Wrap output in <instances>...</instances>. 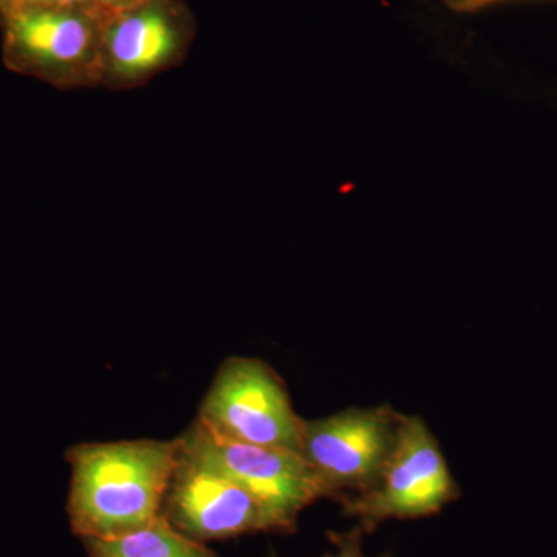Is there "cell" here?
I'll use <instances>...</instances> for the list:
<instances>
[{"instance_id": "obj_1", "label": "cell", "mask_w": 557, "mask_h": 557, "mask_svg": "<svg viewBox=\"0 0 557 557\" xmlns=\"http://www.w3.org/2000/svg\"><path fill=\"white\" fill-rule=\"evenodd\" d=\"M177 457V438L72 446L65 458L72 469L67 512L73 533L119 537L156 522Z\"/></svg>"}, {"instance_id": "obj_2", "label": "cell", "mask_w": 557, "mask_h": 557, "mask_svg": "<svg viewBox=\"0 0 557 557\" xmlns=\"http://www.w3.org/2000/svg\"><path fill=\"white\" fill-rule=\"evenodd\" d=\"M106 13L21 3L0 16L3 64L61 90L101 87Z\"/></svg>"}, {"instance_id": "obj_3", "label": "cell", "mask_w": 557, "mask_h": 557, "mask_svg": "<svg viewBox=\"0 0 557 557\" xmlns=\"http://www.w3.org/2000/svg\"><path fill=\"white\" fill-rule=\"evenodd\" d=\"M458 497L460 487L426 421L401 413L397 443L379 482L338 502L344 515L357 518L362 531L372 533L386 520L437 515Z\"/></svg>"}, {"instance_id": "obj_4", "label": "cell", "mask_w": 557, "mask_h": 557, "mask_svg": "<svg viewBox=\"0 0 557 557\" xmlns=\"http://www.w3.org/2000/svg\"><path fill=\"white\" fill-rule=\"evenodd\" d=\"M197 421L225 442L300 449L304 418L293 409L284 381L260 359H225L201 401Z\"/></svg>"}, {"instance_id": "obj_5", "label": "cell", "mask_w": 557, "mask_h": 557, "mask_svg": "<svg viewBox=\"0 0 557 557\" xmlns=\"http://www.w3.org/2000/svg\"><path fill=\"white\" fill-rule=\"evenodd\" d=\"M180 449L244 487L273 522L276 533H295L300 512L332 498L317 472L295 450L225 442L199 421L177 438Z\"/></svg>"}, {"instance_id": "obj_6", "label": "cell", "mask_w": 557, "mask_h": 557, "mask_svg": "<svg viewBox=\"0 0 557 557\" xmlns=\"http://www.w3.org/2000/svg\"><path fill=\"white\" fill-rule=\"evenodd\" d=\"M197 35V21L183 0H141L108 11L102 27V86L131 90L177 67Z\"/></svg>"}, {"instance_id": "obj_7", "label": "cell", "mask_w": 557, "mask_h": 557, "mask_svg": "<svg viewBox=\"0 0 557 557\" xmlns=\"http://www.w3.org/2000/svg\"><path fill=\"white\" fill-rule=\"evenodd\" d=\"M401 413L387 405L304 420L299 454L333 500L375 486L398 438Z\"/></svg>"}, {"instance_id": "obj_8", "label": "cell", "mask_w": 557, "mask_h": 557, "mask_svg": "<svg viewBox=\"0 0 557 557\" xmlns=\"http://www.w3.org/2000/svg\"><path fill=\"white\" fill-rule=\"evenodd\" d=\"M161 518L201 544L244 534L276 533L265 509L244 487L180 446Z\"/></svg>"}, {"instance_id": "obj_9", "label": "cell", "mask_w": 557, "mask_h": 557, "mask_svg": "<svg viewBox=\"0 0 557 557\" xmlns=\"http://www.w3.org/2000/svg\"><path fill=\"white\" fill-rule=\"evenodd\" d=\"M83 542L90 557H220L201 542L180 533L161 516L134 533Z\"/></svg>"}, {"instance_id": "obj_10", "label": "cell", "mask_w": 557, "mask_h": 557, "mask_svg": "<svg viewBox=\"0 0 557 557\" xmlns=\"http://www.w3.org/2000/svg\"><path fill=\"white\" fill-rule=\"evenodd\" d=\"M362 536L364 531L361 527L354 528L348 533H330V541L336 545V552L324 557H369L362 549Z\"/></svg>"}, {"instance_id": "obj_11", "label": "cell", "mask_w": 557, "mask_h": 557, "mask_svg": "<svg viewBox=\"0 0 557 557\" xmlns=\"http://www.w3.org/2000/svg\"><path fill=\"white\" fill-rule=\"evenodd\" d=\"M512 2V0H445L449 10L461 14H474L479 11L491 9V7L500 5V3Z\"/></svg>"}, {"instance_id": "obj_12", "label": "cell", "mask_w": 557, "mask_h": 557, "mask_svg": "<svg viewBox=\"0 0 557 557\" xmlns=\"http://www.w3.org/2000/svg\"><path fill=\"white\" fill-rule=\"evenodd\" d=\"M33 5L62 7V9H102L98 0H24Z\"/></svg>"}, {"instance_id": "obj_13", "label": "cell", "mask_w": 557, "mask_h": 557, "mask_svg": "<svg viewBox=\"0 0 557 557\" xmlns=\"http://www.w3.org/2000/svg\"><path fill=\"white\" fill-rule=\"evenodd\" d=\"M102 9L108 11H116L127 9V7L135 5L141 0H98Z\"/></svg>"}, {"instance_id": "obj_14", "label": "cell", "mask_w": 557, "mask_h": 557, "mask_svg": "<svg viewBox=\"0 0 557 557\" xmlns=\"http://www.w3.org/2000/svg\"><path fill=\"white\" fill-rule=\"evenodd\" d=\"M22 2H24V0H0V16L17 9Z\"/></svg>"}]
</instances>
